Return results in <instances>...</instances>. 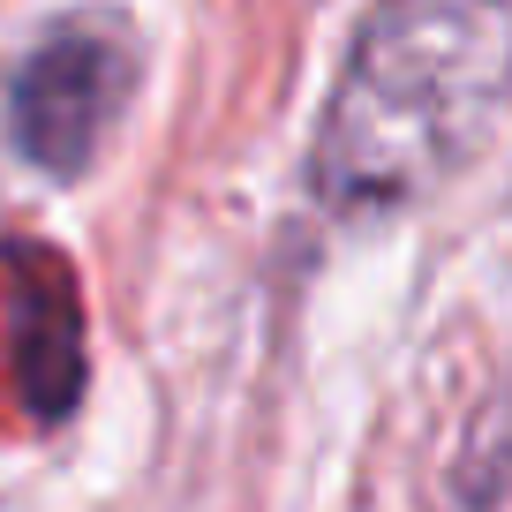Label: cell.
<instances>
[{"mask_svg": "<svg viewBox=\"0 0 512 512\" xmlns=\"http://www.w3.org/2000/svg\"><path fill=\"white\" fill-rule=\"evenodd\" d=\"M512 98V0H377L317 121L309 189L332 219L430 196Z\"/></svg>", "mask_w": 512, "mask_h": 512, "instance_id": "obj_1", "label": "cell"}, {"mask_svg": "<svg viewBox=\"0 0 512 512\" xmlns=\"http://www.w3.org/2000/svg\"><path fill=\"white\" fill-rule=\"evenodd\" d=\"M128 98V46L98 23L38 38L23 68L8 76V144L53 181L91 174L113 113Z\"/></svg>", "mask_w": 512, "mask_h": 512, "instance_id": "obj_2", "label": "cell"}, {"mask_svg": "<svg viewBox=\"0 0 512 512\" xmlns=\"http://www.w3.org/2000/svg\"><path fill=\"white\" fill-rule=\"evenodd\" d=\"M0 347H8V384L38 430H53L83 407V384H91L83 287L76 264L31 234L0 241Z\"/></svg>", "mask_w": 512, "mask_h": 512, "instance_id": "obj_3", "label": "cell"}, {"mask_svg": "<svg viewBox=\"0 0 512 512\" xmlns=\"http://www.w3.org/2000/svg\"><path fill=\"white\" fill-rule=\"evenodd\" d=\"M505 490H512V384H505L497 415L482 422V437L467 445V460H460V497H467L475 512H490Z\"/></svg>", "mask_w": 512, "mask_h": 512, "instance_id": "obj_4", "label": "cell"}]
</instances>
